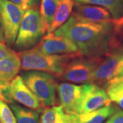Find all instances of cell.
<instances>
[{"instance_id": "1", "label": "cell", "mask_w": 123, "mask_h": 123, "mask_svg": "<svg viewBox=\"0 0 123 123\" xmlns=\"http://www.w3.org/2000/svg\"><path fill=\"white\" fill-rule=\"evenodd\" d=\"M123 27V18L94 23L79 20L72 14L53 33L71 40L81 55L103 57L107 56L118 44L117 36Z\"/></svg>"}, {"instance_id": "2", "label": "cell", "mask_w": 123, "mask_h": 123, "mask_svg": "<svg viewBox=\"0 0 123 123\" xmlns=\"http://www.w3.org/2000/svg\"><path fill=\"white\" fill-rule=\"evenodd\" d=\"M79 53L60 55L44 54L36 47L21 51V69L24 71L37 70L61 77L67 64Z\"/></svg>"}, {"instance_id": "3", "label": "cell", "mask_w": 123, "mask_h": 123, "mask_svg": "<svg viewBox=\"0 0 123 123\" xmlns=\"http://www.w3.org/2000/svg\"><path fill=\"white\" fill-rule=\"evenodd\" d=\"M21 76L43 107H47L57 104V84L51 74L37 70H27L23 73Z\"/></svg>"}, {"instance_id": "4", "label": "cell", "mask_w": 123, "mask_h": 123, "mask_svg": "<svg viewBox=\"0 0 123 123\" xmlns=\"http://www.w3.org/2000/svg\"><path fill=\"white\" fill-rule=\"evenodd\" d=\"M43 36L38 9L36 6L27 9L19 26L14 48L21 51L31 49L41 40Z\"/></svg>"}, {"instance_id": "5", "label": "cell", "mask_w": 123, "mask_h": 123, "mask_svg": "<svg viewBox=\"0 0 123 123\" xmlns=\"http://www.w3.org/2000/svg\"><path fill=\"white\" fill-rule=\"evenodd\" d=\"M103 57H90L78 55L66 65L62 75V80L73 84L92 83L93 75Z\"/></svg>"}, {"instance_id": "6", "label": "cell", "mask_w": 123, "mask_h": 123, "mask_svg": "<svg viewBox=\"0 0 123 123\" xmlns=\"http://www.w3.org/2000/svg\"><path fill=\"white\" fill-rule=\"evenodd\" d=\"M25 10L9 0H0V17L3 24L5 42L8 47L14 44Z\"/></svg>"}, {"instance_id": "7", "label": "cell", "mask_w": 123, "mask_h": 123, "mask_svg": "<svg viewBox=\"0 0 123 123\" xmlns=\"http://www.w3.org/2000/svg\"><path fill=\"white\" fill-rule=\"evenodd\" d=\"M3 101L12 103L17 102L29 109L42 111L43 106L38 98L27 86L21 75H17L10 83L7 89L1 92Z\"/></svg>"}, {"instance_id": "8", "label": "cell", "mask_w": 123, "mask_h": 123, "mask_svg": "<svg viewBox=\"0 0 123 123\" xmlns=\"http://www.w3.org/2000/svg\"><path fill=\"white\" fill-rule=\"evenodd\" d=\"M111 103L106 91L93 83L82 85V94L76 114H86Z\"/></svg>"}, {"instance_id": "9", "label": "cell", "mask_w": 123, "mask_h": 123, "mask_svg": "<svg viewBox=\"0 0 123 123\" xmlns=\"http://www.w3.org/2000/svg\"><path fill=\"white\" fill-rule=\"evenodd\" d=\"M34 47L42 53L49 55L79 53L76 44L69 38L49 33Z\"/></svg>"}, {"instance_id": "10", "label": "cell", "mask_w": 123, "mask_h": 123, "mask_svg": "<svg viewBox=\"0 0 123 123\" xmlns=\"http://www.w3.org/2000/svg\"><path fill=\"white\" fill-rule=\"evenodd\" d=\"M57 92L64 111L68 114H76L82 94V85L63 82L57 85Z\"/></svg>"}, {"instance_id": "11", "label": "cell", "mask_w": 123, "mask_h": 123, "mask_svg": "<svg viewBox=\"0 0 123 123\" xmlns=\"http://www.w3.org/2000/svg\"><path fill=\"white\" fill-rule=\"evenodd\" d=\"M123 55V47L111 52L105 59H103L95 70L92 83L99 86L105 84L114 77L116 68Z\"/></svg>"}, {"instance_id": "12", "label": "cell", "mask_w": 123, "mask_h": 123, "mask_svg": "<svg viewBox=\"0 0 123 123\" xmlns=\"http://www.w3.org/2000/svg\"><path fill=\"white\" fill-rule=\"evenodd\" d=\"M72 14L79 20L89 22H109L114 19L107 9L98 6L80 3L75 5Z\"/></svg>"}, {"instance_id": "13", "label": "cell", "mask_w": 123, "mask_h": 123, "mask_svg": "<svg viewBox=\"0 0 123 123\" xmlns=\"http://www.w3.org/2000/svg\"><path fill=\"white\" fill-rule=\"evenodd\" d=\"M21 62L18 53L15 51L0 60V91L6 90L10 81L21 69Z\"/></svg>"}, {"instance_id": "14", "label": "cell", "mask_w": 123, "mask_h": 123, "mask_svg": "<svg viewBox=\"0 0 123 123\" xmlns=\"http://www.w3.org/2000/svg\"><path fill=\"white\" fill-rule=\"evenodd\" d=\"M118 110L116 106L110 103L89 113L70 115L73 123H104Z\"/></svg>"}, {"instance_id": "15", "label": "cell", "mask_w": 123, "mask_h": 123, "mask_svg": "<svg viewBox=\"0 0 123 123\" xmlns=\"http://www.w3.org/2000/svg\"><path fill=\"white\" fill-rule=\"evenodd\" d=\"M74 4V0H60L53 21L49 27L47 34L55 31L66 23L72 13Z\"/></svg>"}, {"instance_id": "16", "label": "cell", "mask_w": 123, "mask_h": 123, "mask_svg": "<svg viewBox=\"0 0 123 123\" xmlns=\"http://www.w3.org/2000/svg\"><path fill=\"white\" fill-rule=\"evenodd\" d=\"M41 112L39 123H73L71 115L66 114L61 105L47 107Z\"/></svg>"}, {"instance_id": "17", "label": "cell", "mask_w": 123, "mask_h": 123, "mask_svg": "<svg viewBox=\"0 0 123 123\" xmlns=\"http://www.w3.org/2000/svg\"><path fill=\"white\" fill-rule=\"evenodd\" d=\"M60 0H41L40 19L41 30L44 35L53 21Z\"/></svg>"}, {"instance_id": "18", "label": "cell", "mask_w": 123, "mask_h": 123, "mask_svg": "<svg viewBox=\"0 0 123 123\" xmlns=\"http://www.w3.org/2000/svg\"><path fill=\"white\" fill-rule=\"evenodd\" d=\"M77 3L98 6L107 9L114 19L123 18V0H75Z\"/></svg>"}, {"instance_id": "19", "label": "cell", "mask_w": 123, "mask_h": 123, "mask_svg": "<svg viewBox=\"0 0 123 123\" xmlns=\"http://www.w3.org/2000/svg\"><path fill=\"white\" fill-rule=\"evenodd\" d=\"M10 107L15 116L17 123H39L40 111L31 110L15 103H10Z\"/></svg>"}, {"instance_id": "20", "label": "cell", "mask_w": 123, "mask_h": 123, "mask_svg": "<svg viewBox=\"0 0 123 123\" xmlns=\"http://www.w3.org/2000/svg\"><path fill=\"white\" fill-rule=\"evenodd\" d=\"M110 101L115 103L123 110V84L120 78H113L105 85Z\"/></svg>"}, {"instance_id": "21", "label": "cell", "mask_w": 123, "mask_h": 123, "mask_svg": "<svg viewBox=\"0 0 123 123\" xmlns=\"http://www.w3.org/2000/svg\"><path fill=\"white\" fill-rule=\"evenodd\" d=\"M0 120L1 123H17L15 116L6 102L0 99Z\"/></svg>"}, {"instance_id": "22", "label": "cell", "mask_w": 123, "mask_h": 123, "mask_svg": "<svg viewBox=\"0 0 123 123\" xmlns=\"http://www.w3.org/2000/svg\"><path fill=\"white\" fill-rule=\"evenodd\" d=\"M104 123H123V110H117Z\"/></svg>"}, {"instance_id": "23", "label": "cell", "mask_w": 123, "mask_h": 123, "mask_svg": "<svg viewBox=\"0 0 123 123\" xmlns=\"http://www.w3.org/2000/svg\"><path fill=\"white\" fill-rule=\"evenodd\" d=\"M9 1L21 6L25 10L35 6L38 2V0H9Z\"/></svg>"}, {"instance_id": "24", "label": "cell", "mask_w": 123, "mask_h": 123, "mask_svg": "<svg viewBox=\"0 0 123 123\" xmlns=\"http://www.w3.org/2000/svg\"><path fill=\"white\" fill-rule=\"evenodd\" d=\"M14 51L12 49H10L8 45H6L4 43L0 42V60L4 58L6 56L10 55Z\"/></svg>"}, {"instance_id": "25", "label": "cell", "mask_w": 123, "mask_h": 123, "mask_svg": "<svg viewBox=\"0 0 123 123\" xmlns=\"http://www.w3.org/2000/svg\"><path fill=\"white\" fill-rule=\"evenodd\" d=\"M120 77H123V55L116 68L113 78H120Z\"/></svg>"}, {"instance_id": "26", "label": "cell", "mask_w": 123, "mask_h": 123, "mask_svg": "<svg viewBox=\"0 0 123 123\" xmlns=\"http://www.w3.org/2000/svg\"><path fill=\"white\" fill-rule=\"evenodd\" d=\"M0 42H1V43H4L5 42L4 28H3V24H2L1 19V17H0Z\"/></svg>"}, {"instance_id": "27", "label": "cell", "mask_w": 123, "mask_h": 123, "mask_svg": "<svg viewBox=\"0 0 123 123\" xmlns=\"http://www.w3.org/2000/svg\"><path fill=\"white\" fill-rule=\"evenodd\" d=\"M120 81L122 82V84H123V77H120Z\"/></svg>"}, {"instance_id": "28", "label": "cell", "mask_w": 123, "mask_h": 123, "mask_svg": "<svg viewBox=\"0 0 123 123\" xmlns=\"http://www.w3.org/2000/svg\"><path fill=\"white\" fill-rule=\"evenodd\" d=\"M0 99L3 100V98H2V95H1V91H0Z\"/></svg>"}]
</instances>
